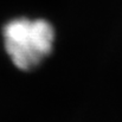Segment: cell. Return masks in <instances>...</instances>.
<instances>
[{
    "label": "cell",
    "mask_w": 122,
    "mask_h": 122,
    "mask_svg": "<svg viewBox=\"0 0 122 122\" xmlns=\"http://www.w3.org/2000/svg\"><path fill=\"white\" fill-rule=\"evenodd\" d=\"M2 39L13 65L21 71H32L51 55L56 32L45 19L17 18L2 27Z\"/></svg>",
    "instance_id": "obj_1"
}]
</instances>
